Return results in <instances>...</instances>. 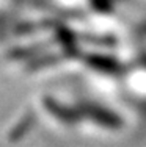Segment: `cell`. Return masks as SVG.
Listing matches in <instances>:
<instances>
[{"instance_id":"6da1fadb","label":"cell","mask_w":146,"mask_h":147,"mask_svg":"<svg viewBox=\"0 0 146 147\" xmlns=\"http://www.w3.org/2000/svg\"><path fill=\"white\" fill-rule=\"evenodd\" d=\"M88 114L93 119H96L97 122H101V124H104V125H109V127H118V125H120V119L116 116H113L112 113H107V111L101 110V108L90 107Z\"/></svg>"}]
</instances>
